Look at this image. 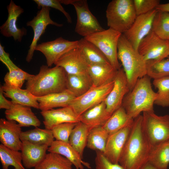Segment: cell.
I'll list each match as a JSON object with an SVG mask.
<instances>
[{
  "instance_id": "6da1fadb",
  "label": "cell",
  "mask_w": 169,
  "mask_h": 169,
  "mask_svg": "<svg viewBox=\"0 0 169 169\" xmlns=\"http://www.w3.org/2000/svg\"><path fill=\"white\" fill-rule=\"evenodd\" d=\"M152 149L144 132L140 115L134 119L119 164L124 169H139L148 161Z\"/></svg>"
},
{
  "instance_id": "7a4b0ae2",
  "label": "cell",
  "mask_w": 169,
  "mask_h": 169,
  "mask_svg": "<svg viewBox=\"0 0 169 169\" xmlns=\"http://www.w3.org/2000/svg\"><path fill=\"white\" fill-rule=\"evenodd\" d=\"M26 88L36 97L62 92L67 90V74L61 67L43 65L38 74L27 81Z\"/></svg>"
},
{
  "instance_id": "3957f363",
  "label": "cell",
  "mask_w": 169,
  "mask_h": 169,
  "mask_svg": "<svg viewBox=\"0 0 169 169\" xmlns=\"http://www.w3.org/2000/svg\"><path fill=\"white\" fill-rule=\"evenodd\" d=\"M157 96L152 89L151 78L146 75L139 79L125 95L122 106L128 115L134 119L142 112H154L153 105Z\"/></svg>"
},
{
  "instance_id": "277c9868",
  "label": "cell",
  "mask_w": 169,
  "mask_h": 169,
  "mask_svg": "<svg viewBox=\"0 0 169 169\" xmlns=\"http://www.w3.org/2000/svg\"><path fill=\"white\" fill-rule=\"evenodd\" d=\"M117 56L123 67L130 91L139 79L147 75L146 62L123 34L118 43Z\"/></svg>"
},
{
  "instance_id": "5b68a950",
  "label": "cell",
  "mask_w": 169,
  "mask_h": 169,
  "mask_svg": "<svg viewBox=\"0 0 169 169\" xmlns=\"http://www.w3.org/2000/svg\"><path fill=\"white\" fill-rule=\"evenodd\" d=\"M107 25L110 28L122 34L127 31L136 15L133 0H113L106 11Z\"/></svg>"
},
{
  "instance_id": "8992f818",
  "label": "cell",
  "mask_w": 169,
  "mask_h": 169,
  "mask_svg": "<svg viewBox=\"0 0 169 169\" xmlns=\"http://www.w3.org/2000/svg\"><path fill=\"white\" fill-rule=\"evenodd\" d=\"M142 125L153 148L169 140V115L159 116L154 112H144Z\"/></svg>"
},
{
  "instance_id": "52a82bcc",
  "label": "cell",
  "mask_w": 169,
  "mask_h": 169,
  "mask_svg": "<svg viewBox=\"0 0 169 169\" xmlns=\"http://www.w3.org/2000/svg\"><path fill=\"white\" fill-rule=\"evenodd\" d=\"M122 33L109 28L84 38L94 44L117 70L120 68L117 56L118 45Z\"/></svg>"
},
{
  "instance_id": "ba28073f",
  "label": "cell",
  "mask_w": 169,
  "mask_h": 169,
  "mask_svg": "<svg viewBox=\"0 0 169 169\" xmlns=\"http://www.w3.org/2000/svg\"><path fill=\"white\" fill-rule=\"evenodd\" d=\"M61 3L71 4L74 6L77 15L75 31L85 38L103 31L104 29L96 18L90 11L86 0H62Z\"/></svg>"
},
{
  "instance_id": "9c48e42d",
  "label": "cell",
  "mask_w": 169,
  "mask_h": 169,
  "mask_svg": "<svg viewBox=\"0 0 169 169\" xmlns=\"http://www.w3.org/2000/svg\"><path fill=\"white\" fill-rule=\"evenodd\" d=\"M114 84V80L100 86H93L82 95L76 97L70 106L79 117L86 111L105 101Z\"/></svg>"
},
{
  "instance_id": "30bf717a",
  "label": "cell",
  "mask_w": 169,
  "mask_h": 169,
  "mask_svg": "<svg viewBox=\"0 0 169 169\" xmlns=\"http://www.w3.org/2000/svg\"><path fill=\"white\" fill-rule=\"evenodd\" d=\"M138 51L146 61H159L169 56L168 41L152 30L140 43Z\"/></svg>"
},
{
  "instance_id": "8fae6325",
  "label": "cell",
  "mask_w": 169,
  "mask_h": 169,
  "mask_svg": "<svg viewBox=\"0 0 169 169\" xmlns=\"http://www.w3.org/2000/svg\"><path fill=\"white\" fill-rule=\"evenodd\" d=\"M79 41H70L59 37L55 39L38 44L35 50L41 52L44 55L47 65L51 67L64 54L78 47Z\"/></svg>"
},
{
  "instance_id": "7c38bea8",
  "label": "cell",
  "mask_w": 169,
  "mask_h": 169,
  "mask_svg": "<svg viewBox=\"0 0 169 169\" xmlns=\"http://www.w3.org/2000/svg\"><path fill=\"white\" fill-rule=\"evenodd\" d=\"M157 11L155 9L137 16L130 28L123 34L135 49L138 50L141 41L151 30L153 20Z\"/></svg>"
},
{
  "instance_id": "4fadbf2b",
  "label": "cell",
  "mask_w": 169,
  "mask_h": 169,
  "mask_svg": "<svg viewBox=\"0 0 169 169\" xmlns=\"http://www.w3.org/2000/svg\"><path fill=\"white\" fill-rule=\"evenodd\" d=\"M50 10V8H42L38 12L36 16L27 23V26L31 27L34 33L33 40L26 58V61L28 62L32 59L35 48L38 45V42L45 32L47 26L51 24L61 27L63 25V24L57 23L51 19L49 15Z\"/></svg>"
},
{
  "instance_id": "5bb4252c",
  "label": "cell",
  "mask_w": 169,
  "mask_h": 169,
  "mask_svg": "<svg viewBox=\"0 0 169 169\" xmlns=\"http://www.w3.org/2000/svg\"><path fill=\"white\" fill-rule=\"evenodd\" d=\"M130 91L127 78L123 69L117 71L114 84L104 101L108 113L111 115L122 105L125 95Z\"/></svg>"
},
{
  "instance_id": "9a60e30c",
  "label": "cell",
  "mask_w": 169,
  "mask_h": 169,
  "mask_svg": "<svg viewBox=\"0 0 169 169\" xmlns=\"http://www.w3.org/2000/svg\"><path fill=\"white\" fill-rule=\"evenodd\" d=\"M54 64L62 67L68 74L89 75L88 64L78 47L65 53Z\"/></svg>"
},
{
  "instance_id": "2e32d148",
  "label": "cell",
  "mask_w": 169,
  "mask_h": 169,
  "mask_svg": "<svg viewBox=\"0 0 169 169\" xmlns=\"http://www.w3.org/2000/svg\"><path fill=\"white\" fill-rule=\"evenodd\" d=\"M133 123L109 135L103 154L111 162L119 163L121 153L130 133Z\"/></svg>"
},
{
  "instance_id": "e0dca14e",
  "label": "cell",
  "mask_w": 169,
  "mask_h": 169,
  "mask_svg": "<svg viewBox=\"0 0 169 169\" xmlns=\"http://www.w3.org/2000/svg\"><path fill=\"white\" fill-rule=\"evenodd\" d=\"M7 8L8 13V18L0 27V32L5 37H13L15 40L21 42L23 37L26 34L27 30L24 28H18L16 22L18 18L24 12L23 9L16 4L12 0Z\"/></svg>"
},
{
  "instance_id": "ac0fdd59",
  "label": "cell",
  "mask_w": 169,
  "mask_h": 169,
  "mask_svg": "<svg viewBox=\"0 0 169 169\" xmlns=\"http://www.w3.org/2000/svg\"><path fill=\"white\" fill-rule=\"evenodd\" d=\"M21 127L13 120L0 119V141L1 144L15 151L21 150Z\"/></svg>"
},
{
  "instance_id": "d6986e66",
  "label": "cell",
  "mask_w": 169,
  "mask_h": 169,
  "mask_svg": "<svg viewBox=\"0 0 169 169\" xmlns=\"http://www.w3.org/2000/svg\"><path fill=\"white\" fill-rule=\"evenodd\" d=\"M45 129L50 130L55 126L64 123H78L79 117L69 106L57 109L41 111Z\"/></svg>"
},
{
  "instance_id": "ffe728a7",
  "label": "cell",
  "mask_w": 169,
  "mask_h": 169,
  "mask_svg": "<svg viewBox=\"0 0 169 169\" xmlns=\"http://www.w3.org/2000/svg\"><path fill=\"white\" fill-rule=\"evenodd\" d=\"M7 120H14L22 127L33 126L35 127L39 126L41 122L31 107L17 104H13L8 110L5 112Z\"/></svg>"
},
{
  "instance_id": "44dd1931",
  "label": "cell",
  "mask_w": 169,
  "mask_h": 169,
  "mask_svg": "<svg viewBox=\"0 0 169 169\" xmlns=\"http://www.w3.org/2000/svg\"><path fill=\"white\" fill-rule=\"evenodd\" d=\"M22 141L20 151L23 165L27 169L34 168L44 159L49 146L33 144L27 141Z\"/></svg>"
},
{
  "instance_id": "7402d4cb",
  "label": "cell",
  "mask_w": 169,
  "mask_h": 169,
  "mask_svg": "<svg viewBox=\"0 0 169 169\" xmlns=\"http://www.w3.org/2000/svg\"><path fill=\"white\" fill-rule=\"evenodd\" d=\"M76 97L72 93L67 90L61 92L36 97V98L38 103L39 109L44 111L56 107L69 106Z\"/></svg>"
},
{
  "instance_id": "603a6c76",
  "label": "cell",
  "mask_w": 169,
  "mask_h": 169,
  "mask_svg": "<svg viewBox=\"0 0 169 169\" xmlns=\"http://www.w3.org/2000/svg\"><path fill=\"white\" fill-rule=\"evenodd\" d=\"M47 151L63 156L72 163L76 169H84V166L91 168L90 164L83 161L82 157L69 143L54 140Z\"/></svg>"
},
{
  "instance_id": "cb8c5ba5",
  "label": "cell",
  "mask_w": 169,
  "mask_h": 169,
  "mask_svg": "<svg viewBox=\"0 0 169 169\" xmlns=\"http://www.w3.org/2000/svg\"><path fill=\"white\" fill-rule=\"evenodd\" d=\"M0 87L5 96L10 98L13 104L27 106L39 109L36 97L28 90L15 87L5 83Z\"/></svg>"
},
{
  "instance_id": "d4e9b609",
  "label": "cell",
  "mask_w": 169,
  "mask_h": 169,
  "mask_svg": "<svg viewBox=\"0 0 169 169\" xmlns=\"http://www.w3.org/2000/svg\"><path fill=\"white\" fill-rule=\"evenodd\" d=\"M117 71L110 63L88 66V74L94 86H100L113 80Z\"/></svg>"
},
{
  "instance_id": "484cf974",
  "label": "cell",
  "mask_w": 169,
  "mask_h": 169,
  "mask_svg": "<svg viewBox=\"0 0 169 169\" xmlns=\"http://www.w3.org/2000/svg\"><path fill=\"white\" fill-rule=\"evenodd\" d=\"M111 115L108 112L104 101L86 111L79 116V121L90 130L103 126Z\"/></svg>"
},
{
  "instance_id": "4316f807",
  "label": "cell",
  "mask_w": 169,
  "mask_h": 169,
  "mask_svg": "<svg viewBox=\"0 0 169 169\" xmlns=\"http://www.w3.org/2000/svg\"><path fill=\"white\" fill-rule=\"evenodd\" d=\"M78 41V47L88 64L110 63L104 54L93 44L84 38Z\"/></svg>"
},
{
  "instance_id": "83f0119b",
  "label": "cell",
  "mask_w": 169,
  "mask_h": 169,
  "mask_svg": "<svg viewBox=\"0 0 169 169\" xmlns=\"http://www.w3.org/2000/svg\"><path fill=\"white\" fill-rule=\"evenodd\" d=\"M134 120L121 106L112 114L102 126L109 135L132 124Z\"/></svg>"
},
{
  "instance_id": "f1b7e54d",
  "label": "cell",
  "mask_w": 169,
  "mask_h": 169,
  "mask_svg": "<svg viewBox=\"0 0 169 169\" xmlns=\"http://www.w3.org/2000/svg\"><path fill=\"white\" fill-rule=\"evenodd\" d=\"M21 140L27 141L33 144L46 145L50 146L54 141L51 130L40 129L38 127L22 131Z\"/></svg>"
},
{
  "instance_id": "f546056e",
  "label": "cell",
  "mask_w": 169,
  "mask_h": 169,
  "mask_svg": "<svg viewBox=\"0 0 169 169\" xmlns=\"http://www.w3.org/2000/svg\"><path fill=\"white\" fill-rule=\"evenodd\" d=\"M90 128L84 123H77L71 133L69 138V143L82 157Z\"/></svg>"
},
{
  "instance_id": "4dcf8cb0",
  "label": "cell",
  "mask_w": 169,
  "mask_h": 169,
  "mask_svg": "<svg viewBox=\"0 0 169 169\" xmlns=\"http://www.w3.org/2000/svg\"><path fill=\"white\" fill-rule=\"evenodd\" d=\"M67 90L77 97L90 89L93 83L89 75L67 74Z\"/></svg>"
},
{
  "instance_id": "1f68e13d",
  "label": "cell",
  "mask_w": 169,
  "mask_h": 169,
  "mask_svg": "<svg viewBox=\"0 0 169 169\" xmlns=\"http://www.w3.org/2000/svg\"><path fill=\"white\" fill-rule=\"evenodd\" d=\"M109 135L102 126L91 129L88 134L86 146L91 150L103 153Z\"/></svg>"
},
{
  "instance_id": "d6a6232c",
  "label": "cell",
  "mask_w": 169,
  "mask_h": 169,
  "mask_svg": "<svg viewBox=\"0 0 169 169\" xmlns=\"http://www.w3.org/2000/svg\"><path fill=\"white\" fill-rule=\"evenodd\" d=\"M0 159L3 169H9L10 166L14 169H26L23 165L21 152L11 149L0 145Z\"/></svg>"
},
{
  "instance_id": "836d02e7",
  "label": "cell",
  "mask_w": 169,
  "mask_h": 169,
  "mask_svg": "<svg viewBox=\"0 0 169 169\" xmlns=\"http://www.w3.org/2000/svg\"><path fill=\"white\" fill-rule=\"evenodd\" d=\"M72 163L63 156L49 152L34 169H72Z\"/></svg>"
},
{
  "instance_id": "e575fe53",
  "label": "cell",
  "mask_w": 169,
  "mask_h": 169,
  "mask_svg": "<svg viewBox=\"0 0 169 169\" xmlns=\"http://www.w3.org/2000/svg\"><path fill=\"white\" fill-rule=\"evenodd\" d=\"M149 162L159 169H168L169 164L168 141L153 148Z\"/></svg>"
},
{
  "instance_id": "d590c367",
  "label": "cell",
  "mask_w": 169,
  "mask_h": 169,
  "mask_svg": "<svg viewBox=\"0 0 169 169\" xmlns=\"http://www.w3.org/2000/svg\"><path fill=\"white\" fill-rule=\"evenodd\" d=\"M151 30L161 38L169 40V13L157 11Z\"/></svg>"
},
{
  "instance_id": "8d00e7d4",
  "label": "cell",
  "mask_w": 169,
  "mask_h": 169,
  "mask_svg": "<svg viewBox=\"0 0 169 169\" xmlns=\"http://www.w3.org/2000/svg\"><path fill=\"white\" fill-rule=\"evenodd\" d=\"M147 75L154 79L169 76V56L159 61L146 62Z\"/></svg>"
},
{
  "instance_id": "74e56055",
  "label": "cell",
  "mask_w": 169,
  "mask_h": 169,
  "mask_svg": "<svg viewBox=\"0 0 169 169\" xmlns=\"http://www.w3.org/2000/svg\"><path fill=\"white\" fill-rule=\"evenodd\" d=\"M153 84L158 89L154 104L162 107L169 106V76L154 79Z\"/></svg>"
},
{
  "instance_id": "f35d334b",
  "label": "cell",
  "mask_w": 169,
  "mask_h": 169,
  "mask_svg": "<svg viewBox=\"0 0 169 169\" xmlns=\"http://www.w3.org/2000/svg\"><path fill=\"white\" fill-rule=\"evenodd\" d=\"M33 75L29 74L19 68L8 71L5 75V83L21 88L25 80L27 81Z\"/></svg>"
},
{
  "instance_id": "ab89813d",
  "label": "cell",
  "mask_w": 169,
  "mask_h": 169,
  "mask_svg": "<svg viewBox=\"0 0 169 169\" xmlns=\"http://www.w3.org/2000/svg\"><path fill=\"white\" fill-rule=\"evenodd\" d=\"M77 123H64L57 125L52 129L56 140L69 143V138L73 130Z\"/></svg>"
},
{
  "instance_id": "60d3db41",
  "label": "cell",
  "mask_w": 169,
  "mask_h": 169,
  "mask_svg": "<svg viewBox=\"0 0 169 169\" xmlns=\"http://www.w3.org/2000/svg\"><path fill=\"white\" fill-rule=\"evenodd\" d=\"M136 16L144 14L156 9L160 4L159 0H133Z\"/></svg>"
},
{
  "instance_id": "b9f144b4",
  "label": "cell",
  "mask_w": 169,
  "mask_h": 169,
  "mask_svg": "<svg viewBox=\"0 0 169 169\" xmlns=\"http://www.w3.org/2000/svg\"><path fill=\"white\" fill-rule=\"evenodd\" d=\"M95 169H124L119 163H114L108 160L103 153L96 151Z\"/></svg>"
},
{
  "instance_id": "7bdbcfd3",
  "label": "cell",
  "mask_w": 169,
  "mask_h": 169,
  "mask_svg": "<svg viewBox=\"0 0 169 169\" xmlns=\"http://www.w3.org/2000/svg\"><path fill=\"white\" fill-rule=\"evenodd\" d=\"M38 8L43 7L52 8L61 12L66 17L69 23H71L72 19L69 14L66 11L59 0H34Z\"/></svg>"
},
{
  "instance_id": "ee69618b",
  "label": "cell",
  "mask_w": 169,
  "mask_h": 169,
  "mask_svg": "<svg viewBox=\"0 0 169 169\" xmlns=\"http://www.w3.org/2000/svg\"><path fill=\"white\" fill-rule=\"evenodd\" d=\"M0 60L7 67L9 71L18 68L11 60L9 54L6 52L4 47L0 44Z\"/></svg>"
},
{
  "instance_id": "f6af8a7d",
  "label": "cell",
  "mask_w": 169,
  "mask_h": 169,
  "mask_svg": "<svg viewBox=\"0 0 169 169\" xmlns=\"http://www.w3.org/2000/svg\"><path fill=\"white\" fill-rule=\"evenodd\" d=\"M3 93L2 88L0 87V109H9L13 104L12 101L6 99L3 95Z\"/></svg>"
},
{
  "instance_id": "bcb514c9",
  "label": "cell",
  "mask_w": 169,
  "mask_h": 169,
  "mask_svg": "<svg viewBox=\"0 0 169 169\" xmlns=\"http://www.w3.org/2000/svg\"><path fill=\"white\" fill-rule=\"evenodd\" d=\"M157 11L166 12L169 13V3L160 4L156 8Z\"/></svg>"
},
{
  "instance_id": "7dc6e473",
  "label": "cell",
  "mask_w": 169,
  "mask_h": 169,
  "mask_svg": "<svg viewBox=\"0 0 169 169\" xmlns=\"http://www.w3.org/2000/svg\"><path fill=\"white\" fill-rule=\"evenodd\" d=\"M139 169H159L148 161Z\"/></svg>"
},
{
  "instance_id": "c3c4849f",
  "label": "cell",
  "mask_w": 169,
  "mask_h": 169,
  "mask_svg": "<svg viewBox=\"0 0 169 169\" xmlns=\"http://www.w3.org/2000/svg\"><path fill=\"white\" fill-rule=\"evenodd\" d=\"M168 44H169V40H168Z\"/></svg>"
},
{
  "instance_id": "681fc988",
  "label": "cell",
  "mask_w": 169,
  "mask_h": 169,
  "mask_svg": "<svg viewBox=\"0 0 169 169\" xmlns=\"http://www.w3.org/2000/svg\"><path fill=\"white\" fill-rule=\"evenodd\" d=\"M168 142H169V140L168 141Z\"/></svg>"
}]
</instances>
